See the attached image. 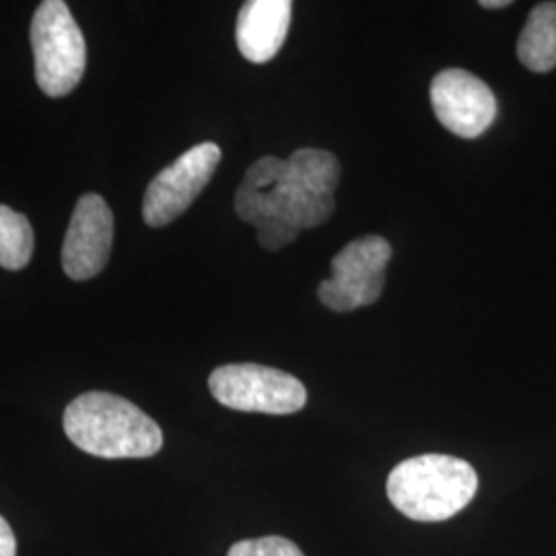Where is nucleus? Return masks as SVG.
I'll use <instances>...</instances> for the list:
<instances>
[{
  "label": "nucleus",
  "instance_id": "obj_1",
  "mask_svg": "<svg viewBox=\"0 0 556 556\" xmlns=\"http://www.w3.org/2000/svg\"><path fill=\"white\" fill-rule=\"evenodd\" d=\"M68 439L89 456L105 459L155 456L163 447L160 425L137 404L110 392L75 397L62 417Z\"/></svg>",
  "mask_w": 556,
  "mask_h": 556
},
{
  "label": "nucleus",
  "instance_id": "obj_2",
  "mask_svg": "<svg viewBox=\"0 0 556 556\" xmlns=\"http://www.w3.org/2000/svg\"><path fill=\"white\" fill-rule=\"evenodd\" d=\"M386 486L400 514L415 521H445L475 498L478 477L466 459L425 454L400 462Z\"/></svg>",
  "mask_w": 556,
  "mask_h": 556
},
{
  "label": "nucleus",
  "instance_id": "obj_3",
  "mask_svg": "<svg viewBox=\"0 0 556 556\" xmlns=\"http://www.w3.org/2000/svg\"><path fill=\"white\" fill-rule=\"evenodd\" d=\"M36 80L48 98H64L79 85L87 66V46L79 23L62 0H43L31 20Z\"/></svg>",
  "mask_w": 556,
  "mask_h": 556
},
{
  "label": "nucleus",
  "instance_id": "obj_4",
  "mask_svg": "<svg viewBox=\"0 0 556 556\" xmlns=\"http://www.w3.org/2000/svg\"><path fill=\"white\" fill-rule=\"evenodd\" d=\"M208 388L219 404L241 413L293 415L307 402V392L298 378L256 363L217 367L208 378Z\"/></svg>",
  "mask_w": 556,
  "mask_h": 556
},
{
  "label": "nucleus",
  "instance_id": "obj_5",
  "mask_svg": "<svg viewBox=\"0 0 556 556\" xmlns=\"http://www.w3.org/2000/svg\"><path fill=\"white\" fill-rule=\"evenodd\" d=\"M390 258L392 245L379 236L351 241L332 260V277L319 282V301L338 314L376 303L383 293Z\"/></svg>",
  "mask_w": 556,
  "mask_h": 556
},
{
  "label": "nucleus",
  "instance_id": "obj_6",
  "mask_svg": "<svg viewBox=\"0 0 556 556\" xmlns=\"http://www.w3.org/2000/svg\"><path fill=\"white\" fill-rule=\"evenodd\" d=\"M220 163L215 142H200L188 149L147 186L142 219L149 227H165L184 215L213 179Z\"/></svg>",
  "mask_w": 556,
  "mask_h": 556
},
{
  "label": "nucleus",
  "instance_id": "obj_7",
  "mask_svg": "<svg viewBox=\"0 0 556 556\" xmlns=\"http://www.w3.org/2000/svg\"><path fill=\"white\" fill-rule=\"evenodd\" d=\"M431 105L443 128L459 139H477L497 118V100L477 75L447 68L431 83Z\"/></svg>",
  "mask_w": 556,
  "mask_h": 556
},
{
  "label": "nucleus",
  "instance_id": "obj_8",
  "mask_svg": "<svg viewBox=\"0 0 556 556\" xmlns=\"http://www.w3.org/2000/svg\"><path fill=\"white\" fill-rule=\"evenodd\" d=\"M114 243V215L100 194L80 197L62 245V268L73 280H89L105 268Z\"/></svg>",
  "mask_w": 556,
  "mask_h": 556
},
{
  "label": "nucleus",
  "instance_id": "obj_9",
  "mask_svg": "<svg viewBox=\"0 0 556 556\" xmlns=\"http://www.w3.org/2000/svg\"><path fill=\"white\" fill-rule=\"evenodd\" d=\"M293 15L289 0H250L241 7L236 25L241 56L254 64L275 59L287 40Z\"/></svg>",
  "mask_w": 556,
  "mask_h": 556
},
{
  "label": "nucleus",
  "instance_id": "obj_10",
  "mask_svg": "<svg viewBox=\"0 0 556 556\" xmlns=\"http://www.w3.org/2000/svg\"><path fill=\"white\" fill-rule=\"evenodd\" d=\"M519 62L534 71L548 73L556 66V2H540L523 25L517 41Z\"/></svg>",
  "mask_w": 556,
  "mask_h": 556
},
{
  "label": "nucleus",
  "instance_id": "obj_11",
  "mask_svg": "<svg viewBox=\"0 0 556 556\" xmlns=\"http://www.w3.org/2000/svg\"><path fill=\"white\" fill-rule=\"evenodd\" d=\"M287 179L305 192L334 194L340 181V163L321 149H299L287 160Z\"/></svg>",
  "mask_w": 556,
  "mask_h": 556
},
{
  "label": "nucleus",
  "instance_id": "obj_12",
  "mask_svg": "<svg viewBox=\"0 0 556 556\" xmlns=\"http://www.w3.org/2000/svg\"><path fill=\"white\" fill-rule=\"evenodd\" d=\"M34 254L31 223L7 204H0V268L21 270Z\"/></svg>",
  "mask_w": 556,
  "mask_h": 556
},
{
  "label": "nucleus",
  "instance_id": "obj_13",
  "mask_svg": "<svg viewBox=\"0 0 556 556\" xmlns=\"http://www.w3.org/2000/svg\"><path fill=\"white\" fill-rule=\"evenodd\" d=\"M334 197L332 194H314L295 188L287 179V200L280 219H287L303 229H316L332 217Z\"/></svg>",
  "mask_w": 556,
  "mask_h": 556
},
{
  "label": "nucleus",
  "instance_id": "obj_14",
  "mask_svg": "<svg viewBox=\"0 0 556 556\" xmlns=\"http://www.w3.org/2000/svg\"><path fill=\"white\" fill-rule=\"evenodd\" d=\"M227 556H305L298 544L282 536L256 538L241 540L229 548Z\"/></svg>",
  "mask_w": 556,
  "mask_h": 556
},
{
  "label": "nucleus",
  "instance_id": "obj_15",
  "mask_svg": "<svg viewBox=\"0 0 556 556\" xmlns=\"http://www.w3.org/2000/svg\"><path fill=\"white\" fill-rule=\"evenodd\" d=\"M301 229L293 223L280 217L262 220L256 227V238H258L260 248L266 252H278L293 243L299 238Z\"/></svg>",
  "mask_w": 556,
  "mask_h": 556
},
{
  "label": "nucleus",
  "instance_id": "obj_16",
  "mask_svg": "<svg viewBox=\"0 0 556 556\" xmlns=\"http://www.w3.org/2000/svg\"><path fill=\"white\" fill-rule=\"evenodd\" d=\"M0 556H17V540L9 521L0 516Z\"/></svg>",
  "mask_w": 556,
  "mask_h": 556
},
{
  "label": "nucleus",
  "instance_id": "obj_17",
  "mask_svg": "<svg viewBox=\"0 0 556 556\" xmlns=\"http://www.w3.org/2000/svg\"><path fill=\"white\" fill-rule=\"evenodd\" d=\"M511 2L509 0H482L480 7L484 9H503V7H509Z\"/></svg>",
  "mask_w": 556,
  "mask_h": 556
}]
</instances>
